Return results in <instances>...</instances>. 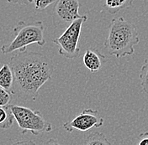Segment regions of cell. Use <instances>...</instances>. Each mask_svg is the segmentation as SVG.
<instances>
[{"label": "cell", "instance_id": "1", "mask_svg": "<svg viewBox=\"0 0 148 145\" xmlns=\"http://www.w3.org/2000/svg\"><path fill=\"white\" fill-rule=\"evenodd\" d=\"M9 65L14 75V95L22 100H36L40 89L55 71L53 61L46 55L27 50L13 55Z\"/></svg>", "mask_w": 148, "mask_h": 145}, {"label": "cell", "instance_id": "2", "mask_svg": "<svg viewBox=\"0 0 148 145\" xmlns=\"http://www.w3.org/2000/svg\"><path fill=\"white\" fill-rule=\"evenodd\" d=\"M140 42L138 31L134 24L123 17L114 18L108 29L104 47L108 53L120 59L135 53V46Z\"/></svg>", "mask_w": 148, "mask_h": 145}, {"label": "cell", "instance_id": "3", "mask_svg": "<svg viewBox=\"0 0 148 145\" xmlns=\"http://www.w3.org/2000/svg\"><path fill=\"white\" fill-rule=\"evenodd\" d=\"M45 27L42 21H35L26 23L19 21L14 29V39L9 44L1 47L2 54H9L19 50L25 51L27 46L36 44L39 46H44L46 41L44 37Z\"/></svg>", "mask_w": 148, "mask_h": 145}, {"label": "cell", "instance_id": "4", "mask_svg": "<svg viewBox=\"0 0 148 145\" xmlns=\"http://www.w3.org/2000/svg\"><path fill=\"white\" fill-rule=\"evenodd\" d=\"M9 106L23 135L26 133H30L37 136L52 131L51 123L43 118L40 111L19 105Z\"/></svg>", "mask_w": 148, "mask_h": 145}, {"label": "cell", "instance_id": "5", "mask_svg": "<svg viewBox=\"0 0 148 145\" xmlns=\"http://www.w3.org/2000/svg\"><path fill=\"white\" fill-rule=\"evenodd\" d=\"M87 16L82 17L67 28H66L62 35L53 40L56 46H59V54L67 59H75L80 54V48L78 46L79 39L82 32L83 24L87 21Z\"/></svg>", "mask_w": 148, "mask_h": 145}, {"label": "cell", "instance_id": "6", "mask_svg": "<svg viewBox=\"0 0 148 145\" xmlns=\"http://www.w3.org/2000/svg\"><path fill=\"white\" fill-rule=\"evenodd\" d=\"M78 0H57L53 9V24L58 29L67 28L83 15L78 13Z\"/></svg>", "mask_w": 148, "mask_h": 145}, {"label": "cell", "instance_id": "7", "mask_svg": "<svg viewBox=\"0 0 148 145\" xmlns=\"http://www.w3.org/2000/svg\"><path fill=\"white\" fill-rule=\"evenodd\" d=\"M103 124V118H102L98 110L91 108L83 109L80 114L66 122L63 124V128L69 133L74 130L80 132H86L93 127H100Z\"/></svg>", "mask_w": 148, "mask_h": 145}, {"label": "cell", "instance_id": "8", "mask_svg": "<svg viewBox=\"0 0 148 145\" xmlns=\"http://www.w3.org/2000/svg\"><path fill=\"white\" fill-rule=\"evenodd\" d=\"M106 57L96 49H88L83 55V65L92 73L99 71L106 62Z\"/></svg>", "mask_w": 148, "mask_h": 145}, {"label": "cell", "instance_id": "9", "mask_svg": "<svg viewBox=\"0 0 148 145\" xmlns=\"http://www.w3.org/2000/svg\"><path fill=\"white\" fill-rule=\"evenodd\" d=\"M0 87L14 95V75L9 64L0 67Z\"/></svg>", "mask_w": 148, "mask_h": 145}, {"label": "cell", "instance_id": "10", "mask_svg": "<svg viewBox=\"0 0 148 145\" xmlns=\"http://www.w3.org/2000/svg\"><path fill=\"white\" fill-rule=\"evenodd\" d=\"M133 1L134 0H105L103 7L110 14H116L130 7Z\"/></svg>", "mask_w": 148, "mask_h": 145}, {"label": "cell", "instance_id": "11", "mask_svg": "<svg viewBox=\"0 0 148 145\" xmlns=\"http://www.w3.org/2000/svg\"><path fill=\"white\" fill-rule=\"evenodd\" d=\"M14 117L9 108V106L0 107V128L7 130L12 127Z\"/></svg>", "mask_w": 148, "mask_h": 145}, {"label": "cell", "instance_id": "12", "mask_svg": "<svg viewBox=\"0 0 148 145\" xmlns=\"http://www.w3.org/2000/svg\"><path fill=\"white\" fill-rule=\"evenodd\" d=\"M83 145H111V144L103 133L95 132L87 136Z\"/></svg>", "mask_w": 148, "mask_h": 145}, {"label": "cell", "instance_id": "13", "mask_svg": "<svg viewBox=\"0 0 148 145\" xmlns=\"http://www.w3.org/2000/svg\"><path fill=\"white\" fill-rule=\"evenodd\" d=\"M140 87L143 92L148 94V59H146L140 68Z\"/></svg>", "mask_w": 148, "mask_h": 145}, {"label": "cell", "instance_id": "14", "mask_svg": "<svg viewBox=\"0 0 148 145\" xmlns=\"http://www.w3.org/2000/svg\"><path fill=\"white\" fill-rule=\"evenodd\" d=\"M12 100V94L0 87V107L9 106Z\"/></svg>", "mask_w": 148, "mask_h": 145}, {"label": "cell", "instance_id": "15", "mask_svg": "<svg viewBox=\"0 0 148 145\" xmlns=\"http://www.w3.org/2000/svg\"><path fill=\"white\" fill-rule=\"evenodd\" d=\"M56 0H34V7L37 11H42L54 3Z\"/></svg>", "mask_w": 148, "mask_h": 145}, {"label": "cell", "instance_id": "16", "mask_svg": "<svg viewBox=\"0 0 148 145\" xmlns=\"http://www.w3.org/2000/svg\"><path fill=\"white\" fill-rule=\"evenodd\" d=\"M136 145H148V132H144L139 135V140Z\"/></svg>", "mask_w": 148, "mask_h": 145}, {"label": "cell", "instance_id": "17", "mask_svg": "<svg viewBox=\"0 0 148 145\" xmlns=\"http://www.w3.org/2000/svg\"><path fill=\"white\" fill-rule=\"evenodd\" d=\"M7 2L11 4H29L33 3L34 0H7Z\"/></svg>", "mask_w": 148, "mask_h": 145}, {"label": "cell", "instance_id": "18", "mask_svg": "<svg viewBox=\"0 0 148 145\" xmlns=\"http://www.w3.org/2000/svg\"><path fill=\"white\" fill-rule=\"evenodd\" d=\"M12 145H36V144L31 140H24V141H18L15 142Z\"/></svg>", "mask_w": 148, "mask_h": 145}, {"label": "cell", "instance_id": "19", "mask_svg": "<svg viewBox=\"0 0 148 145\" xmlns=\"http://www.w3.org/2000/svg\"><path fill=\"white\" fill-rule=\"evenodd\" d=\"M42 145H60V144L55 138H51L48 141H46V143H44Z\"/></svg>", "mask_w": 148, "mask_h": 145}]
</instances>
